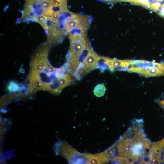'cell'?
Returning <instances> with one entry per match:
<instances>
[{
  "instance_id": "cell-1",
  "label": "cell",
  "mask_w": 164,
  "mask_h": 164,
  "mask_svg": "<svg viewBox=\"0 0 164 164\" xmlns=\"http://www.w3.org/2000/svg\"><path fill=\"white\" fill-rule=\"evenodd\" d=\"M151 143L146 135L142 119H135L115 143L118 156L114 160L117 164L147 163Z\"/></svg>"
},
{
  "instance_id": "cell-2",
  "label": "cell",
  "mask_w": 164,
  "mask_h": 164,
  "mask_svg": "<svg viewBox=\"0 0 164 164\" xmlns=\"http://www.w3.org/2000/svg\"><path fill=\"white\" fill-rule=\"evenodd\" d=\"M86 36V35H69L70 46L64 66L66 70L73 75L79 63L82 54L86 48L87 40Z\"/></svg>"
},
{
  "instance_id": "cell-3",
  "label": "cell",
  "mask_w": 164,
  "mask_h": 164,
  "mask_svg": "<svg viewBox=\"0 0 164 164\" xmlns=\"http://www.w3.org/2000/svg\"><path fill=\"white\" fill-rule=\"evenodd\" d=\"M125 71L137 73L145 77L164 76V63L130 60Z\"/></svg>"
},
{
  "instance_id": "cell-4",
  "label": "cell",
  "mask_w": 164,
  "mask_h": 164,
  "mask_svg": "<svg viewBox=\"0 0 164 164\" xmlns=\"http://www.w3.org/2000/svg\"><path fill=\"white\" fill-rule=\"evenodd\" d=\"M101 56L92 49L87 55L79 63L73 75L75 78L80 80L92 70L97 69L99 61Z\"/></svg>"
},
{
  "instance_id": "cell-5",
  "label": "cell",
  "mask_w": 164,
  "mask_h": 164,
  "mask_svg": "<svg viewBox=\"0 0 164 164\" xmlns=\"http://www.w3.org/2000/svg\"><path fill=\"white\" fill-rule=\"evenodd\" d=\"M130 60H120L101 56L99 60L98 68L101 72L109 70L111 72L124 71L128 66Z\"/></svg>"
},
{
  "instance_id": "cell-6",
  "label": "cell",
  "mask_w": 164,
  "mask_h": 164,
  "mask_svg": "<svg viewBox=\"0 0 164 164\" xmlns=\"http://www.w3.org/2000/svg\"><path fill=\"white\" fill-rule=\"evenodd\" d=\"M91 22L89 17L77 14H72L64 20V24L66 32L69 34L72 29L80 27L88 28Z\"/></svg>"
},
{
  "instance_id": "cell-7",
  "label": "cell",
  "mask_w": 164,
  "mask_h": 164,
  "mask_svg": "<svg viewBox=\"0 0 164 164\" xmlns=\"http://www.w3.org/2000/svg\"><path fill=\"white\" fill-rule=\"evenodd\" d=\"M148 163H164V138L151 143L148 155Z\"/></svg>"
},
{
  "instance_id": "cell-8",
  "label": "cell",
  "mask_w": 164,
  "mask_h": 164,
  "mask_svg": "<svg viewBox=\"0 0 164 164\" xmlns=\"http://www.w3.org/2000/svg\"><path fill=\"white\" fill-rule=\"evenodd\" d=\"M106 90V88L104 84L102 83H100L95 87L93 92L96 96L100 97L104 95Z\"/></svg>"
},
{
  "instance_id": "cell-9",
  "label": "cell",
  "mask_w": 164,
  "mask_h": 164,
  "mask_svg": "<svg viewBox=\"0 0 164 164\" xmlns=\"http://www.w3.org/2000/svg\"><path fill=\"white\" fill-rule=\"evenodd\" d=\"M158 103L160 106L164 109V100L159 101Z\"/></svg>"
},
{
  "instance_id": "cell-10",
  "label": "cell",
  "mask_w": 164,
  "mask_h": 164,
  "mask_svg": "<svg viewBox=\"0 0 164 164\" xmlns=\"http://www.w3.org/2000/svg\"><path fill=\"white\" fill-rule=\"evenodd\" d=\"M100 0L102 1H103L104 2H107V1H108V0Z\"/></svg>"
}]
</instances>
